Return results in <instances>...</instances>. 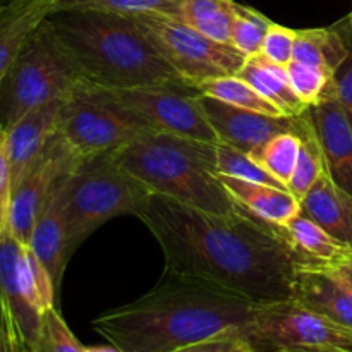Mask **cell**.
Returning a JSON list of instances; mask_svg holds the SVG:
<instances>
[{
	"label": "cell",
	"instance_id": "6da1fadb",
	"mask_svg": "<svg viewBox=\"0 0 352 352\" xmlns=\"http://www.w3.org/2000/svg\"><path fill=\"white\" fill-rule=\"evenodd\" d=\"M138 219L165 256V272L201 278L258 305L287 301L298 258L280 230L244 210L220 215L150 195Z\"/></svg>",
	"mask_w": 352,
	"mask_h": 352
},
{
	"label": "cell",
	"instance_id": "7a4b0ae2",
	"mask_svg": "<svg viewBox=\"0 0 352 352\" xmlns=\"http://www.w3.org/2000/svg\"><path fill=\"white\" fill-rule=\"evenodd\" d=\"M258 302L201 278L164 272L129 305L93 320L95 332L122 352H172L227 332H241Z\"/></svg>",
	"mask_w": 352,
	"mask_h": 352
},
{
	"label": "cell",
	"instance_id": "3957f363",
	"mask_svg": "<svg viewBox=\"0 0 352 352\" xmlns=\"http://www.w3.org/2000/svg\"><path fill=\"white\" fill-rule=\"evenodd\" d=\"M48 19L91 85L138 88L179 79L131 14L72 9Z\"/></svg>",
	"mask_w": 352,
	"mask_h": 352
},
{
	"label": "cell",
	"instance_id": "277c9868",
	"mask_svg": "<svg viewBox=\"0 0 352 352\" xmlns=\"http://www.w3.org/2000/svg\"><path fill=\"white\" fill-rule=\"evenodd\" d=\"M113 155L150 195L220 215L239 210L219 179L217 144L146 131Z\"/></svg>",
	"mask_w": 352,
	"mask_h": 352
},
{
	"label": "cell",
	"instance_id": "5b68a950",
	"mask_svg": "<svg viewBox=\"0 0 352 352\" xmlns=\"http://www.w3.org/2000/svg\"><path fill=\"white\" fill-rule=\"evenodd\" d=\"M86 81L71 52L62 43L50 19L30 34L7 74L0 81V117L9 127L30 110L65 98Z\"/></svg>",
	"mask_w": 352,
	"mask_h": 352
},
{
	"label": "cell",
	"instance_id": "8992f818",
	"mask_svg": "<svg viewBox=\"0 0 352 352\" xmlns=\"http://www.w3.org/2000/svg\"><path fill=\"white\" fill-rule=\"evenodd\" d=\"M148 196L150 191L120 167L113 151L82 158L65 184L69 256L109 220L136 217Z\"/></svg>",
	"mask_w": 352,
	"mask_h": 352
},
{
	"label": "cell",
	"instance_id": "52a82bcc",
	"mask_svg": "<svg viewBox=\"0 0 352 352\" xmlns=\"http://www.w3.org/2000/svg\"><path fill=\"white\" fill-rule=\"evenodd\" d=\"M89 86L100 100L141 131L219 144L198 102V91L181 79L138 88H103L91 82Z\"/></svg>",
	"mask_w": 352,
	"mask_h": 352
},
{
	"label": "cell",
	"instance_id": "ba28073f",
	"mask_svg": "<svg viewBox=\"0 0 352 352\" xmlns=\"http://www.w3.org/2000/svg\"><path fill=\"white\" fill-rule=\"evenodd\" d=\"M243 336L254 352H352V329L292 299L258 305Z\"/></svg>",
	"mask_w": 352,
	"mask_h": 352
},
{
	"label": "cell",
	"instance_id": "9c48e42d",
	"mask_svg": "<svg viewBox=\"0 0 352 352\" xmlns=\"http://www.w3.org/2000/svg\"><path fill=\"white\" fill-rule=\"evenodd\" d=\"M148 34L151 43L186 85L237 74L243 67V54L232 45L220 43L192 28L158 12L131 14Z\"/></svg>",
	"mask_w": 352,
	"mask_h": 352
},
{
	"label": "cell",
	"instance_id": "30bf717a",
	"mask_svg": "<svg viewBox=\"0 0 352 352\" xmlns=\"http://www.w3.org/2000/svg\"><path fill=\"white\" fill-rule=\"evenodd\" d=\"M141 133L146 131L100 100L88 81L76 86L62 103L57 134L81 160L119 150Z\"/></svg>",
	"mask_w": 352,
	"mask_h": 352
},
{
	"label": "cell",
	"instance_id": "8fae6325",
	"mask_svg": "<svg viewBox=\"0 0 352 352\" xmlns=\"http://www.w3.org/2000/svg\"><path fill=\"white\" fill-rule=\"evenodd\" d=\"M81 162L55 133L43 153L14 182L10 203V236L30 246L34 222L58 179Z\"/></svg>",
	"mask_w": 352,
	"mask_h": 352
},
{
	"label": "cell",
	"instance_id": "7c38bea8",
	"mask_svg": "<svg viewBox=\"0 0 352 352\" xmlns=\"http://www.w3.org/2000/svg\"><path fill=\"white\" fill-rule=\"evenodd\" d=\"M198 102L215 131L219 143L251 153L272 136L285 131H298V117H274L254 110L241 109L226 102L199 95Z\"/></svg>",
	"mask_w": 352,
	"mask_h": 352
},
{
	"label": "cell",
	"instance_id": "4fadbf2b",
	"mask_svg": "<svg viewBox=\"0 0 352 352\" xmlns=\"http://www.w3.org/2000/svg\"><path fill=\"white\" fill-rule=\"evenodd\" d=\"M327 174L352 195V127L333 89L308 109Z\"/></svg>",
	"mask_w": 352,
	"mask_h": 352
},
{
	"label": "cell",
	"instance_id": "5bb4252c",
	"mask_svg": "<svg viewBox=\"0 0 352 352\" xmlns=\"http://www.w3.org/2000/svg\"><path fill=\"white\" fill-rule=\"evenodd\" d=\"M74 168V167H72ZM67 170L52 189L50 196L45 201L33 232H31L30 248L34 251L41 263L50 272L57 292H60L62 277L65 265L69 263L67 250V220H65V184L72 172Z\"/></svg>",
	"mask_w": 352,
	"mask_h": 352
},
{
	"label": "cell",
	"instance_id": "9a60e30c",
	"mask_svg": "<svg viewBox=\"0 0 352 352\" xmlns=\"http://www.w3.org/2000/svg\"><path fill=\"white\" fill-rule=\"evenodd\" d=\"M64 98L52 100L24 113L6 129V146L9 157L12 186L34 160L43 153L57 133Z\"/></svg>",
	"mask_w": 352,
	"mask_h": 352
},
{
	"label": "cell",
	"instance_id": "2e32d148",
	"mask_svg": "<svg viewBox=\"0 0 352 352\" xmlns=\"http://www.w3.org/2000/svg\"><path fill=\"white\" fill-rule=\"evenodd\" d=\"M292 301L352 329V294L316 265L299 263L292 282Z\"/></svg>",
	"mask_w": 352,
	"mask_h": 352
},
{
	"label": "cell",
	"instance_id": "e0dca14e",
	"mask_svg": "<svg viewBox=\"0 0 352 352\" xmlns=\"http://www.w3.org/2000/svg\"><path fill=\"white\" fill-rule=\"evenodd\" d=\"M219 179L241 210L268 226L284 227L301 213V201L289 189L220 174Z\"/></svg>",
	"mask_w": 352,
	"mask_h": 352
},
{
	"label": "cell",
	"instance_id": "ac0fdd59",
	"mask_svg": "<svg viewBox=\"0 0 352 352\" xmlns=\"http://www.w3.org/2000/svg\"><path fill=\"white\" fill-rule=\"evenodd\" d=\"M54 9L55 0H0V81L30 34Z\"/></svg>",
	"mask_w": 352,
	"mask_h": 352
},
{
	"label": "cell",
	"instance_id": "d6986e66",
	"mask_svg": "<svg viewBox=\"0 0 352 352\" xmlns=\"http://www.w3.org/2000/svg\"><path fill=\"white\" fill-rule=\"evenodd\" d=\"M301 212L352 248V195L337 186L327 170L301 198Z\"/></svg>",
	"mask_w": 352,
	"mask_h": 352
},
{
	"label": "cell",
	"instance_id": "ffe728a7",
	"mask_svg": "<svg viewBox=\"0 0 352 352\" xmlns=\"http://www.w3.org/2000/svg\"><path fill=\"white\" fill-rule=\"evenodd\" d=\"M151 12L179 21L220 43H229L234 16H236V2L234 0H164Z\"/></svg>",
	"mask_w": 352,
	"mask_h": 352
},
{
	"label": "cell",
	"instance_id": "44dd1931",
	"mask_svg": "<svg viewBox=\"0 0 352 352\" xmlns=\"http://www.w3.org/2000/svg\"><path fill=\"white\" fill-rule=\"evenodd\" d=\"M349 21L332 28L315 30H296L292 60L315 65L330 76H336L337 69L344 64L351 54L352 38Z\"/></svg>",
	"mask_w": 352,
	"mask_h": 352
},
{
	"label": "cell",
	"instance_id": "7402d4cb",
	"mask_svg": "<svg viewBox=\"0 0 352 352\" xmlns=\"http://www.w3.org/2000/svg\"><path fill=\"white\" fill-rule=\"evenodd\" d=\"M237 76L250 82L265 100L277 107L285 117H299L309 109L296 96L289 82L285 65L275 64L263 54L248 57Z\"/></svg>",
	"mask_w": 352,
	"mask_h": 352
},
{
	"label": "cell",
	"instance_id": "603a6c76",
	"mask_svg": "<svg viewBox=\"0 0 352 352\" xmlns=\"http://www.w3.org/2000/svg\"><path fill=\"white\" fill-rule=\"evenodd\" d=\"M277 229L294 251L299 263L323 267V265L333 263L351 248L330 236L322 226H318L315 220L309 219L302 212L294 217L287 226L277 227Z\"/></svg>",
	"mask_w": 352,
	"mask_h": 352
},
{
	"label": "cell",
	"instance_id": "cb8c5ba5",
	"mask_svg": "<svg viewBox=\"0 0 352 352\" xmlns=\"http://www.w3.org/2000/svg\"><path fill=\"white\" fill-rule=\"evenodd\" d=\"M19 246L14 237L0 239V294L6 299L9 311L30 346H33L36 339L38 327H40V315L24 301L17 285V254Z\"/></svg>",
	"mask_w": 352,
	"mask_h": 352
},
{
	"label": "cell",
	"instance_id": "d4e9b609",
	"mask_svg": "<svg viewBox=\"0 0 352 352\" xmlns=\"http://www.w3.org/2000/svg\"><path fill=\"white\" fill-rule=\"evenodd\" d=\"M17 285L24 301L41 316L50 308H57L58 292L54 278L30 246H19L17 254Z\"/></svg>",
	"mask_w": 352,
	"mask_h": 352
},
{
	"label": "cell",
	"instance_id": "484cf974",
	"mask_svg": "<svg viewBox=\"0 0 352 352\" xmlns=\"http://www.w3.org/2000/svg\"><path fill=\"white\" fill-rule=\"evenodd\" d=\"M298 134L301 136V148H299L298 162H296L287 189L301 201L302 196L311 189V186L325 172L322 148L316 140L315 127H313L308 110L298 117Z\"/></svg>",
	"mask_w": 352,
	"mask_h": 352
},
{
	"label": "cell",
	"instance_id": "4316f807",
	"mask_svg": "<svg viewBox=\"0 0 352 352\" xmlns=\"http://www.w3.org/2000/svg\"><path fill=\"white\" fill-rule=\"evenodd\" d=\"M199 95L212 96V98L226 102L229 105L241 107V109L254 110V112L267 113L274 117H285L275 105L265 100L253 86L237 74L222 76V78L208 79L195 86Z\"/></svg>",
	"mask_w": 352,
	"mask_h": 352
},
{
	"label": "cell",
	"instance_id": "83f0119b",
	"mask_svg": "<svg viewBox=\"0 0 352 352\" xmlns=\"http://www.w3.org/2000/svg\"><path fill=\"white\" fill-rule=\"evenodd\" d=\"M299 148H301V136L298 131H285L272 136L267 143L251 151L250 155L268 174L287 186L298 162Z\"/></svg>",
	"mask_w": 352,
	"mask_h": 352
},
{
	"label": "cell",
	"instance_id": "f1b7e54d",
	"mask_svg": "<svg viewBox=\"0 0 352 352\" xmlns=\"http://www.w3.org/2000/svg\"><path fill=\"white\" fill-rule=\"evenodd\" d=\"M270 24L272 21L253 7L236 3V16H234L229 43L246 58L253 57L261 52V45Z\"/></svg>",
	"mask_w": 352,
	"mask_h": 352
},
{
	"label": "cell",
	"instance_id": "f546056e",
	"mask_svg": "<svg viewBox=\"0 0 352 352\" xmlns=\"http://www.w3.org/2000/svg\"><path fill=\"white\" fill-rule=\"evenodd\" d=\"M217 172L220 175H229V177L243 179V181L287 189V186L282 184L278 179L268 174L260 164H256L250 153H244V151L223 143L217 144Z\"/></svg>",
	"mask_w": 352,
	"mask_h": 352
},
{
	"label": "cell",
	"instance_id": "4dcf8cb0",
	"mask_svg": "<svg viewBox=\"0 0 352 352\" xmlns=\"http://www.w3.org/2000/svg\"><path fill=\"white\" fill-rule=\"evenodd\" d=\"M285 69H287L289 82H291L296 96L305 105H315L323 96L336 89V81H333L336 76H330L329 72L315 67V65L291 60L285 65Z\"/></svg>",
	"mask_w": 352,
	"mask_h": 352
},
{
	"label": "cell",
	"instance_id": "1f68e13d",
	"mask_svg": "<svg viewBox=\"0 0 352 352\" xmlns=\"http://www.w3.org/2000/svg\"><path fill=\"white\" fill-rule=\"evenodd\" d=\"M33 352H85L86 347L81 346L67 323L64 322L58 308H50L40 316V327H38L36 339L33 346H30Z\"/></svg>",
	"mask_w": 352,
	"mask_h": 352
},
{
	"label": "cell",
	"instance_id": "d6a6232c",
	"mask_svg": "<svg viewBox=\"0 0 352 352\" xmlns=\"http://www.w3.org/2000/svg\"><path fill=\"white\" fill-rule=\"evenodd\" d=\"M164 0H55V10H103L117 14L151 12Z\"/></svg>",
	"mask_w": 352,
	"mask_h": 352
},
{
	"label": "cell",
	"instance_id": "836d02e7",
	"mask_svg": "<svg viewBox=\"0 0 352 352\" xmlns=\"http://www.w3.org/2000/svg\"><path fill=\"white\" fill-rule=\"evenodd\" d=\"M296 30L282 26L272 21L270 28L267 31L261 52L265 57L270 58L272 62L280 65H287L292 60V48H294Z\"/></svg>",
	"mask_w": 352,
	"mask_h": 352
},
{
	"label": "cell",
	"instance_id": "e575fe53",
	"mask_svg": "<svg viewBox=\"0 0 352 352\" xmlns=\"http://www.w3.org/2000/svg\"><path fill=\"white\" fill-rule=\"evenodd\" d=\"M10 203H12V174L7 157L6 134L0 138V239L10 236Z\"/></svg>",
	"mask_w": 352,
	"mask_h": 352
},
{
	"label": "cell",
	"instance_id": "d590c367",
	"mask_svg": "<svg viewBox=\"0 0 352 352\" xmlns=\"http://www.w3.org/2000/svg\"><path fill=\"white\" fill-rule=\"evenodd\" d=\"M172 352H254L241 332H227Z\"/></svg>",
	"mask_w": 352,
	"mask_h": 352
},
{
	"label": "cell",
	"instance_id": "8d00e7d4",
	"mask_svg": "<svg viewBox=\"0 0 352 352\" xmlns=\"http://www.w3.org/2000/svg\"><path fill=\"white\" fill-rule=\"evenodd\" d=\"M333 81H336L337 98L342 103L344 112H346L352 127V48L349 57H347L346 60H344V64L337 69Z\"/></svg>",
	"mask_w": 352,
	"mask_h": 352
},
{
	"label": "cell",
	"instance_id": "74e56055",
	"mask_svg": "<svg viewBox=\"0 0 352 352\" xmlns=\"http://www.w3.org/2000/svg\"><path fill=\"white\" fill-rule=\"evenodd\" d=\"M316 267H318V265H316ZM320 268H323L327 274H330L333 278H337V280H339L352 294V248H349L342 256L337 258L333 263L323 265V267Z\"/></svg>",
	"mask_w": 352,
	"mask_h": 352
},
{
	"label": "cell",
	"instance_id": "f35d334b",
	"mask_svg": "<svg viewBox=\"0 0 352 352\" xmlns=\"http://www.w3.org/2000/svg\"><path fill=\"white\" fill-rule=\"evenodd\" d=\"M10 323H12V316H10L9 306L3 296L0 294V352L10 351Z\"/></svg>",
	"mask_w": 352,
	"mask_h": 352
},
{
	"label": "cell",
	"instance_id": "ab89813d",
	"mask_svg": "<svg viewBox=\"0 0 352 352\" xmlns=\"http://www.w3.org/2000/svg\"><path fill=\"white\" fill-rule=\"evenodd\" d=\"M9 352H33L31 351L30 344H28L26 340H24V337L21 336L14 318H12V323H10V351Z\"/></svg>",
	"mask_w": 352,
	"mask_h": 352
},
{
	"label": "cell",
	"instance_id": "60d3db41",
	"mask_svg": "<svg viewBox=\"0 0 352 352\" xmlns=\"http://www.w3.org/2000/svg\"><path fill=\"white\" fill-rule=\"evenodd\" d=\"M85 352H122L120 349H117V347H113V346H107V347H102V346H98V347H86V351Z\"/></svg>",
	"mask_w": 352,
	"mask_h": 352
},
{
	"label": "cell",
	"instance_id": "b9f144b4",
	"mask_svg": "<svg viewBox=\"0 0 352 352\" xmlns=\"http://www.w3.org/2000/svg\"><path fill=\"white\" fill-rule=\"evenodd\" d=\"M3 134H6V127H3V124H2V117H0V138H2Z\"/></svg>",
	"mask_w": 352,
	"mask_h": 352
},
{
	"label": "cell",
	"instance_id": "7bdbcfd3",
	"mask_svg": "<svg viewBox=\"0 0 352 352\" xmlns=\"http://www.w3.org/2000/svg\"><path fill=\"white\" fill-rule=\"evenodd\" d=\"M347 21H349V26H351V30H352V12H351V16H347Z\"/></svg>",
	"mask_w": 352,
	"mask_h": 352
},
{
	"label": "cell",
	"instance_id": "ee69618b",
	"mask_svg": "<svg viewBox=\"0 0 352 352\" xmlns=\"http://www.w3.org/2000/svg\"><path fill=\"white\" fill-rule=\"evenodd\" d=\"M336 352H344V351H336Z\"/></svg>",
	"mask_w": 352,
	"mask_h": 352
}]
</instances>
